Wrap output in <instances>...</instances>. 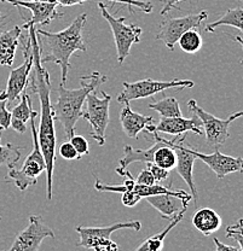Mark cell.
<instances>
[{
	"instance_id": "52a82bcc",
	"label": "cell",
	"mask_w": 243,
	"mask_h": 251,
	"mask_svg": "<svg viewBox=\"0 0 243 251\" xmlns=\"http://www.w3.org/2000/svg\"><path fill=\"white\" fill-rule=\"evenodd\" d=\"M124 88L117 94L116 100L119 103H130L137 99L148 98L164 90L169 88H192L195 82L191 80H172V81H158L151 78H144V80L135 81V82H124Z\"/></svg>"
},
{
	"instance_id": "d6986e66",
	"label": "cell",
	"mask_w": 243,
	"mask_h": 251,
	"mask_svg": "<svg viewBox=\"0 0 243 251\" xmlns=\"http://www.w3.org/2000/svg\"><path fill=\"white\" fill-rule=\"evenodd\" d=\"M151 206L160 213L163 219L172 220L184 209H188V203L173 195H156L145 198Z\"/></svg>"
},
{
	"instance_id": "603a6c76",
	"label": "cell",
	"mask_w": 243,
	"mask_h": 251,
	"mask_svg": "<svg viewBox=\"0 0 243 251\" xmlns=\"http://www.w3.org/2000/svg\"><path fill=\"white\" fill-rule=\"evenodd\" d=\"M160 141H156L155 144L150 146L145 150H137L133 149L131 145L124 146V157L119 161L120 168L127 169L130 164L135 163V162H140V163H153L154 161V152L156 149L160 146Z\"/></svg>"
},
{
	"instance_id": "4fadbf2b",
	"label": "cell",
	"mask_w": 243,
	"mask_h": 251,
	"mask_svg": "<svg viewBox=\"0 0 243 251\" xmlns=\"http://www.w3.org/2000/svg\"><path fill=\"white\" fill-rule=\"evenodd\" d=\"M140 228H142V224L137 220L117 222L110 226L103 227L78 226L75 228L77 233L80 235V242L78 243V247L85 248V249H95L98 245L111 242L110 235L113 232L120 231V229H133L135 232H138L140 231Z\"/></svg>"
},
{
	"instance_id": "8992f818",
	"label": "cell",
	"mask_w": 243,
	"mask_h": 251,
	"mask_svg": "<svg viewBox=\"0 0 243 251\" xmlns=\"http://www.w3.org/2000/svg\"><path fill=\"white\" fill-rule=\"evenodd\" d=\"M102 96L97 97L96 92L90 93L86 98V109L82 110V117L91 126V137L98 144L103 146L106 144V130L108 127L110 116H109V109H110L111 96L102 91Z\"/></svg>"
},
{
	"instance_id": "d590c367",
	"label": "cell",
	"mask_w": 243,
	"mask_h": 251,
	"mask_svg": "<svg viewBox=\"0 0 243 251\" xmlns=\"http://www.w3.org/2000/svg\"><path fill=\"white\" fill-rule=\"evenodd\" d=\"M135 182L139 185H146V186H153V185L156 184L153 174H151V172L148 168L140 171L138 176L135 177Z\"/></svg>"
},
{
	"instance_id": "5b68a950",
	"label": "cell",
	"mask_w": 243,
	"mask_h": 251,
	"mask_svg": "<svg viewBox=\"0 0 243 251\" xmlns=\"http://www.w3.org/2000/svg\"><path fill=\"white\" fill-rule=\"evenodd\" d=\"M98 7L103 18L108 22L113 31L117 62L121 64L130 56L131 47L133 44H138L140 41V36L143 33L142 28L135 25H127L125 17L116 18L107 10V6L103 2H98Z\"/></svg>"
},
{
	"instance_id": "b9f144b4",
	"label": "cell",
	"mask_w": 243,
	"mask_h": 251,
	"mask_svg": "<svg viewBox=\"0 0 243 251\" xmlns=\"http://www.w3.org/2000/svg\"><path fill=\"white\" fill-rule=\"evenodd\" d=\"M29 1H50V2H54V0H29Z\"/></svg>"
},
{
	"instance_id": "3957f363",
	"label": "cell",
	"mask_w": 243,
	"mask_h": 251,
	"mask_svg": "<svg viewBox=\"0 0 243 251\" xmlns=\"http://www.w3.org/2000/svg\"><path fill=\"white\" fill-rule=\"evenodd\" d=\"M108 80L99 72L91 73L87 76L80 78V87L69 90L65 85H59L57 88V100L52 105L54 121L63 126L68 139L75 134V125L78 120L82 117V106L90 93L96 92L97 87Z\"/></svg>"
},
{
	"instance_id": "484cf974",
	"label": "cell",
	"mask_w": 243,
	"mask_h": 251,
	"mask_svg": "<svg viewBox=\"0 0 243 251\" xmlns=\"http://www.w3.org/2000/svg\"><path fill=\"white\" fill-rule=\"evenodd\" d=\"M148 108L155 110L161 119H172V117H182V110L179 103L174 97H166L159 101H153L148 104Z\"/></svg>"
},
{
	"instance_id": "8fae6325",
	"label": "cell",
	"mask_w": 243,
	"mask_h": 251,
	"mask_svg": "<svg viewBox=\"0 0 243 251\" xmlns=\"http://www.w3.org/2000/svg\"><path fill=\"white\" fill-rule=\"evenodd\" d=\"M188 108L190 111L194 112L195 116L201 121L203 130H205L206 143L208 146L216 149L229 139V127L234 121L231 116L227 117L226 120L218 119L214 115L203 110L201 106H198L195 99H190L188 101Z\"/></svg>"
},
{
	"instance_id": "ee69618b",
	"label": "cell",
	"mask_w": 243,
	"mask_h": 251,
	"mask_svg": "<svg viewBox=\"0 0 243 251\" xmlns=\"http://www.w3.org/2000/svg\"><path fill=\"white\" fill-rule=\"evenodd\" d=\"M0 220H1V218H0Z\"/></svg>"
},
{
	"instance_id": "cb8c5ba5",
	"label": "cell",
	"mask_w": 243,
	"mask_h": 251,
	"mask_svg": "<svg viewBox=\"0 0 243 251\" xmlns=\"http://www.w3.org/2000/svg\"><path fill=\"white\" fill-rule=\"evenodd\" d=\"M185 213H187V209L182 210L176 218L172 219L171 222H169V225L166 227V228L162 229V231L159 232V233L151 235V237H149L148 239H145L144 242H143L135 251H161L162 247H163L164 238H166L167 234H168L169 232H171L172 229H173L174 227H176L177 225L184 219Z\"/></svg>"
},
{
	"instance_id": "2e32d148",
	"label": "cell",
	"mask_w": 243,
	"mask_h": 251,
	"mask_svg": "<svg viewBox=\"0 0 243 251\" xmlns=\"http://www.w3.org/2000/svg\"><path fill=\"white\" fill-rule=\"evenodd\" d=\"M190 151L196 158L202 161L207 164L213 171L218 179H224L226 175L232 173H243V158L242 157H232L229 155H224L218 149H216L213 153H202L195 149L190 148Z\"/></svg>"
},
{
	"instance_id": "f35d334b",
	"label": "cell",
	"mask_w": 243,
	"mask_h": 251,
	"mask_svg": "<svg viewBox=\"0 0 243 251\" xmlns=\"http://www.w3.org/2000/svg\"><path fill=\"white\" fill-rule=\"evenodd\" d=\"M213 242L214 244H216V251H240L239 248L224 244V243H221L218 238H214Z\"/></svg>"
},
{
	"instance_id": "e575fe53",
	"label": "cell",
	"mask_w": 243,
	"mask_h": 251,
	"mask_svg": "<svg viewBox=\"0 0 243 251\" xmlns=\"http://www.w3.org/2000/svg\"><path fill=\"white\" fill-rule=\"evenodd\" d=\"M146 168L151 172L154 179H155L156 184H161L162 181H164L166 179H168L169 172L166 169H162L160 167L155 166L154 163H146Z\"/></svg>"
},
{
	"instance_id": "ac0fdd59",
	"label": "cell",
	"mask_w": 243,
	"mask_h": 251,
	"mask_svg": "<svg viewBox=\"0 0 243 251\" xmlns=\"http://www.w3.org/2000/svg\"><path fill=\"white\" fill-rule=\"evenodd\" d=\"M120 122L125 134L132 139H137L142 130L154 125V117L135 112L131 109L130 103H124L120 112Z\"/></svg>"
},
{
	"instance_id": "9a60e30c",
	"label": "cell",
	"mask_w": 243,
	"mask_h": 251,
	"mask_svg": "<svg viewBox=\"0 0 243 251\" xmlns=\"http://www.w3.org/2000/svg\"><path fill=\"white\" fill-rule=\"evenodd\" d=\"M4 2H9V4L14 5L16 7H25L32 12V18L30 20H26L23 23L22 29H27L28 27L33 25V27H44V25H50L54 20L59 18L63 16V14H59L57 11V2H50V1H27V0H1Z\"/></svg>"
},
{
	"instance_id": "8d00e7d4",
	"label": "cell",
	"mask_w": 243,
	"mask_h": 251,
	"mask_svg": "<svg viewBox=\"0 0 243 251\" xmlns=\"http://www.w3.org/2000/svg\"><path fill=\"white\" fill-rule=\"evenodd\" d=\"M139 201H140V198L138 197L137 195H135V193H132V192L121 193V202L125 206L132 208V206L137 205Z\"/></svg>"
},
{
	"instance_id": "d4e9b609",
	"label": "cell",
	"mask_w": 243,
	"mask_h": 251,
	"mask_svg": "<svg viewBox=\"0 0 243 251\" xmlns=\"http://www.w3.org/2000/svg\"><path fill=\"white\" fill-rule=\"evenodd\" d=\"M221 25H229V27L237 28L243 33V9L242 7H235V9H229L221 16L219 20L214 21L206 25V31L213 33L216 28Z\"/></svg>"
},
{
	"instance_id": "7a4b0ae2",
	"label": "cell",
	"mask_w": 243,
	"mask_h": 251,
	"mask_svg": "<svg viewBox=\"0 0 243 251\" xmlns=\"http://www.w3.org/2000/svg\"><path fill=\"white\" fill-rule=\"evenodd\" d=\"M86 21L87 15L81 14L65 29L57 33L35 28L41 50V63L43 65L45 63H54L59 65L62 85H65L67 82L72 54L77 51H87V46L82 39V29Z\"/></svg>"
},
{
	"instance_id": "5bb4252c",
	"label": "cell",
	"mask_w": 243,
	"mask_h": 251,
	"mask_svg": "<svg viewBox=\"0 0 243 251\" xmlns=\"http://www.w3.org/2000/svg\"><path fill=\"white\" fill-rule=\"evenodd\" d=\"M45 238H54V232L44 224L39 215H30L28 226L16 235L6 251H38Z\"/></svg>"
},
{
	"instance_id": "836d02e7",
	"label": "cell",
	"mask_w": 243,
	"mask_h": 251,
	"mask_svg": "<svg viewBox=\"0 0 243 251\" xmlns=\"http://www.w3.org/2000/svg\"><path fill=\"white\" fill-rule=\"evenodd\" d=\"M58 152H59V156H61L62 158L67 159V161H73V159L81 158L69 141H65V143H63L61 146H59Z\"/></svg>"
},
{
	"instance_id": "7c38bea8",
	"label": "cell",
	"mask_w": 243,
	"mask_h": 251,
	"mask_svg": "<svg viewBox=\"0 0 243 251\" xmlns=\"http://www.w3.org/2000/svg\"><path fill=\"white\" fill-rule=\"evenodd\" d=\"M23 56H25V62L16 69H12L10 72L6 88L0 93V99L7 100V104L14 103L18 98H21L25 91H27L33 68V56L32 51H30V40L28 35L23 43Z\"/></svg>"
},
{
	"instance_id": "4dcf8cb0",
	"label": "cell",
	"mask_w": 243,
	"mask_h": 251,
	"mask_svg": "<svg viewBox=\"0 0 243 251\" xmlns=\"http://www.w3.org/2000/svg\"><path fill=\"white\" fill-rule=\"evenodd\" d=\"M226 237L239 243L240 251H243V219H239L226 227Z\"/></svg>"
},
{
	"instance_id": "f6af8a7d",
	"label": "cell",
	"mask_w": 243,
	"mask_h": 251,
	"mask_svg": "<svg viewBox=\"0 0 243 251\" xmlns=\"http://www.w3.org/2000/svg\"><path fill=\"white\" fill-rule=\"evenodd\" d=\"M117 251H119V250H117Z\"/></svg>"
},
{
	"instance_id": "7bdbcfd3",
	"label": "cell",
	"mask_w": 243,
	"mask_h": 251,
	"mask_svg": "<svg viewBox=\"0 0 243 251\" xmlns=\"http://www.w3.org/2000/svg\"><path fill=\"white\" fill-rule=\"evenodd\" d=\"M0 18H2V16H1V14H0Z\"/></svg>"
},
{
	"instance_id": "f546056e",
	"label": "cell",
	"mask_w": 243,
	"mask_h": 251,
	"mask_svg": "<svg viewBox=\"0 0 243 251\" xmlns=\"http://www.w3.org/2000/svg\"><path fill=\"white\" fill-rule=\"evenodd\" d=\"M178 44L182 51H184L185 53L192 54L200 51L203 43L200 33L196 29H190L180 36Z\"/></svg>"
},
{
	"instance_id": "e0dca14e",
	"label": "cell",
	"mask_w": 243,
	"mask_h": 251,
	"mask_svg": "<svg viewBox=\"0 0 243 251\" xmlns=\"http://www.w3.org/2000/svg\"><path fill=\"white\" fill-rule=\"evenodd\" d=\"M202 125L197 117L192 119H184V117H172V119H161L156 126H150L146 128V132L163 133V134L179 135L185 134L187 132L196 133L197 135H202Z\"/></svg>"
},
{
	"instance_id": "1f68e13d",
	"label": "cell",
	"mask_w": 243,
	"mask_h": 251,
	"mask_svg": "<svg viewBox=\"0 0 243 251\" xmlns=\"http://www.w3.org/2000/svg\"><path fill=\"white\" fill-rule=\"evenodd\" d=\"M69 143L72 144L73 148L75 149V151L78 152V155L82 157L83 155H88L90 153V148H88V141L86 140V138H83L82 135L74 134L69 139Z\"/></svg>"
},
{
	"instance_id": "30bf717a",
	"label": "cell",
	"mask_w": 243,
	"mask_h": 251,
	"mask_svg": "<svg viewBox=\"0 0 243 251\" xmlns=\"http://www.w3.org/2000/svg\"><path fill=\"white\" fill-rule=\"evenodd\" d=\"M149 134L153 135V138L156 141H160V143L166 144V145L172 146V148L176 150L177 153V166L176 169L178 172L183 180L185 181V184L188 185L190 188V192H191V197L194 200V203L197 204L198 201V193L197 188L195 186L194 182V164L195 161L197 158L192 155L191 151H190V146L185 145L184 141L187 139V135L183 134V138H176V139H164L159 135V133L151 132Z\"/></svg>"
},
{
	"instance_id": "4316f807",
	"label": "cell",
	"mask_w": 243,
	"mask_h": 251,
	"mask_svg": "<svg viewBox=\"0 0 243 251\" xmlns=\"http://www.w3.org/2000/svg\"><path fill=\"white\" fill-rule=\"evenodd\" d=\"M153 163L162 169L171 172L177 166V153L172 146L161 143L160 146L154 152Z\"/></svg>"
},
{
	"instance_id": "9c48e42d",
	"label": "cell",
	"mask_w": 243,
	"mask_h": 251,
	"mask_svg": "<svg viewBox=\"0 0 243 251\" xmlns=\"http://www.w3.org/2000/svg\"><path fill=\"white\" fill-rule=\"evenodd\" d=\"M207 17V12L200 11L197 14H190L183 17L166 18L161 22L160 30L156 34V40L162 41L169 51H173L180 36L188 30L200 27Z\"/></svg>"
},
{
	"instance_id": "d6a6232c",
	"label": "cell",
	"mask_w": 243,
	"mask_h": 251,
	"mask_svg": "<svg viewBox=\"0 0 243 251\" xmlns=\"http://www.w3.org/2000/svg\"><path fill=\"white\" fill-rule=\"evenodd\" d=\"M11 124V112L7 110V100L0 99V133L9 129Z\"/></svg>"
},
{
	"instance_id": "ba28073f",
	"label": "cell",
	"mask_w": 243,
	"mask_h": 251,
	"mask_svg": "<svg viewBox=\"0 0 243 251\" xmlns=\"http://www.w3.org/2000/svg\"><path fill=\"white\" fill-rule=\"evenodd\" d=\"M95 188L101 192H117V193H124V192H132L137 195L140 200L143 198L151 197V196L156 195H173L176 197L180 198L184 201L185 203L189 204L190 201L192 200L191 195L185 192L184 190H171L169 186H163V185L155 184L153 186H146V185H139L135 182V176L131 175L130 177H126L121 185H107L103 184L101 180L96 179Z\"/></svg>"
},
{
	"instance_id": "6da1fadb",
	"label": "cell",
	"mask_w": 243,
	"mask_h": 251,
	"mask_svg": "<svg viewBox=\"0 0 243 251\" xmlns=\"http://www.w3.org/2000/svg\"><path fill=\"white\" fill-rule=\"evenodd\" d=\"M36 27L27 28L30 40V51L33 56L32 78L30 88L38 94L40 100V116H39L38 141L46 163V198L52 200V184H54V169L56 164V130H54V115L51 103V80L48 70L41 63V50L39 45Z\"/></svg>"
},
{
	"instance_id": "7402d4cb",
	"label": "cell",
	"mask_w": 243,
	"mask_h": 251,
	"mask_svg": "<svg viewBox=\"0 0 243 251\" xmlns=\"http://www.w3.org/2000/svg\"><path fill=\"white\" fill-rule=\"evenodd\" d=\"M32 111V100H30V97L28 96L27 91H25L21 96L20 103L10 111L11 112L10 127L18 134H23L27 130V122L30 120Z\"/></svg>"
},
{
	"instance_id": "f1b7e54d",
	"label": "cell",
	"mask_w": 243,
	"mask_h": 251,
	"mask_svg": "<svg viewBox=\"0 0 243 251\" xmlns=\"http://www.w3.org/2000/svg\"><path fill=\"white\" fill-rule=\"evenodd\" d=\"M0 141H1V135H0ZM22 150V148H18L11 143L5 145L0 143V166H6L9 169L14 168L15 164L20 161Z\"/></svg>"
},
{
	"instance_id": "277c9868",
	"label": "cell",
	"mask_w": 243,
	"mask_h": 251,
	"mask_svg": "<svg viewBox=\"0 0 243 251\" xmlns=\"http://www.w3.org/2000/svg\"><path fill=\"white\" fill-rule=\"evenodd\" d=\"M38 116L39 112L33 110L32 115H30V129H32L33 138L32 152L27 156L20 169L15 168V167L10 168L6 176H5V181L12 182L21 191H25L29 186L35 185L41 173L46 171L45 159H44L38 141V126H36Z\"/></svg>"
},
{
	"instance_id": "60d3db41",
	"label": "cell",
	"mask_w": 243,
	"mask_h": 251,
	"mask_svg": "<svg viewBox=\"0 0 243 251\" xmlns=\"http://www.w3.org/2000/svg\"><path fill=\"white\" fill-rule=\"evenodd\" d=\"M230 116L232 117V120H236V119H240V117H243V111H239V112H235V114L230 115Z\"/></svg>"
},
{
	"instance_id": "44dd1931",
	"label": "cell",
	"mask_w": 243,
	"mask_h": 251,
	"mask_svg": "<svg viewBox=\"0 0 243 251\" xmlns=\"http://www.w3.org/2000/svg\"><path fill=\"white\" fill-rule=\"evenodd\" d=\"M192 226L203 235H211L221 227V218L211 208L198 209L191 218Z\"/></svg>"
},
{
	"instance_id": "ffe728a7",
	"label": "cell",
	"mask_w": 243,
	"mask_h": 251,
	"mask_svg": "<svg viewBox=\"0 0 243 251\" xmlns=\"http://www.w3.org/2000/svg\"><path fill=\"white\" fill-rule=\"evenodd\" d=\"M22 30L21 25H15L12 29L0 33V65L2 67L10 68L14 64Z\"/></svg>"
},
{
	"instance_id": "74e56055",
	"label": "cell",
	"mask_w": 243,
	"mask_h": 251,
	"mask_svg": "<svg viewBox=\"0 0 243 251\" xmlns=\"http://www.w3.org/2000/svg\"><path fill=\"white\" fill-rule=\"evenodd\" d=\"M182 1H187V0H164V5L163 7H162L160 14L163 16L168 14V12L173 9L180 10V7L178 6V2H182Z\"/></svg>"
},
{
	"instance_id": "83f0119b",
	"label": "cell",
	"mask_w": 243,
	"mask_h": 251,
	"mask_svg": "<svg viewBox=\"0 0 243 251\" xmlns=\"http://www.w3.org/2000/svg\"><path fill=\"white\" fill-rule=\"evenodd\" d=\"M85 1H90V0H54L61 6H73V5H80ZM106 1L111 2H120V4H125L129 6L130 12L135 11H142L144 14H150L153 11V4L151 2H144L140 0H106Z\"/></svg>"
},
{
	"instance_id": "ab89813d",
	"label": "cell",
	"mask_w": 243,
	"mask_h": 251,
	"mask_svg": "<svg viewBox=\"0 0 243 251\" xmlns=\"http://www.w3.org/2000/svg\"><path fill=\"white\" fill-rule=\"evenodd\" d=\"M234 40H235V41H237V43H239L240 45H241V47H242V51H243V39L241 38V36H234ZM241 64L243 65V59L241 61Z\"/></svg>"
}]
</instances>
